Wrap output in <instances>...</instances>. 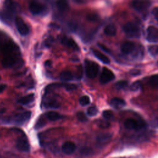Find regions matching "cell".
<instances>
[{"instance_id": "obj_26", "label": "cell", "mask_w": 158, "mask_h": 158, "mask_svg": "<svg viewBox=\"0 0 158 158\" xmlns=\"http://www.w3.org/2000/svg\"><path fill=\"white\" fill-rule=\"evenodd\" d=\"M102 116L107 120H113L114 118V115L112 111L110 110H104L102 112Z\"/></svg>"}, {"instance_id": "obj_1", "label": "cell", "mask_w": 158, "mask_h": 158, "mask_svg": "<svg viewBox=\"0 0 158 158\" xmlns=\"http://www.w3.org/2000/svg\"><path fill=\"white\" fill-rule=\"evenodd\" d=\"M85 65L86 75L88 78H94L98 75L99 70V66L97 63L89 60H86L85 61Z\"/></svg>"}, {"instance_id": "obj_38", "label": "cell", "mask_w": 158, "mask_h": 158, "mask_svg": "<svg viewBox=\"0 0 158 158\" xmlns=\"http://www.w3.org/2000/svg\"><path fill=\"white\" fill-rule=\"evenodd\" d=\"M91 151L89 149V148H83V150H82V151L81 152V154H84V155H85V156H88V155H89L90 154H91Z\"/></svg>"}, {"instance_id": "obj_21", "label": "cell", "mask_w": 158, "mask_h": 158, "mask_svg": "<svg viewBox=\"0 0 158 158\" xmlns=\"http://www.w3.org/2000/svg\"><path fill=\"white\" fill-rule=\"evenodd\" d=\"M45 116L46 118L51 121H57L62 118V116L59 113L54 111H50L47 112Z\"/></svg>"}, {"instance_id": "obj_23", "label": "cell", "mask_w": 158, "mask_h": 158, "mask_svg": "<svg viewBox=\"0 0 158 158\" xmlns=\"http://www.w3.org/2000/svg\"><path fill=\"white\" fill-rule=\"evenodd\" d=\"M60 78L63 81H70L73 80V75L72 73L70 72V71H67V70H65L61 72L60 75Z\"/></svg>"}, {"instance_id": "obj_40", "label": "cell", "mask_w": 158, "mask_h": 158, "mask_svg": "<svg viewBox=\"0 0 158 158\" xmlns=\"http://www.w3.org/2000/svg\"><path fill=\"white\" fill-rule=\"evenodd\" d=\"M81 77H82V67L80 66L78 69V78H81Z\"/></svg>"}, {"instance_id": "obj_27", "label": "cell", "mask_w": 158, "mask_h": 158, "mask_svg": "<svg viewBox=\"0 0 158 158\" xmlns=\"http://www.w3.org/2000/svg\"><path fill=\"white\" fill-rule=\"evenodd\" d=\"M148 51L152 56H158V45L149 46L148 47Z\"/></svg>"}, {"instance_id": "obj_25", "label": "cell", "mask_w": 158, "mask_h": 158, "mask_svg": "<svg viewBox=\"0 0 158 158\" xmlns=\"http://www.w3.org/2000/svg\"><path fill=\"white\" fill-rule=\"evenodd\" d=\"M46 124V121L45 118L44 117V116H43V117L41 116L36 121L35 125V128L36 129H40V128L43 127Z\"/></svg>"}, {"instance_id": "obj_18", "label": "cell", "mask_w": 158, "mask_h": 158, "mask_svg": "<svg viewBox=\"0 0 158 158\" xmlns=\"http://www.w3.org/2000/svg\"><path fill=\"white\" fill-rule=\"evenodd\" d=\"M93 53L94 55V56L98 58L99 60H101V62H102L104 64H109L110 63V59H109V57H107L106 55H104V54L101 53L100 51H97V50H93Z\"/></svg>"}, {"instance_id": "obj_16", "label": "cell", "mask_w": 158, "mask_h": 158, "mask_svg": "<svg viewBox=\"0 0 158 158\" xmlns=\"http://www.w3.org/2000/svg\"><path fill=\"white\" fill-rule=\"evenodd\" d=\"M125 101L120 98H114L110 101V106L117 109H120L125 106Z\"/></svg>"}, {"instance_id": "obj_13", "label": "cell", "mask_w": 158, "mask_h": 158, "mask_svg": "<svg viewBox=\"0 0 158 158\" xmlns=\"http://www.w3.org/2000/svg\"><path fill=\"white\" fill-rule=\"evenodd\" d=\"M29 9L33 14L36 15L41 13L44 10V7L43 5L36 1H32L29 5Z\"/></svg>"}, {"instance_id": "obj_32", "label": "cell", "mask_w": 158, "mask_h": 158, "mask_svg": "<svg viewBox=\"0 0 158 158\" xmlns=\"http://www.w3.org/2000/svg\"><path fill=\"white\" fill-rule=\"evenodd\" d=\"M141 83L139 81H136L130 85V89L132 91H138L141 88Z\"/></svg>"}, {"instance_id": "obj_15", "label": "cell", "mask_w": 158, "mask_h": 158, "mask_svg": "<svg viewBox=\"0 0 158 158\" xmlns=\"http://www.w3.org/2000/svg\"><path fill=\"white\" fill-rule=\"evenodd\" d=\"M61 149L64 154L69 155L73 154L75 152L76 149V146L75 143L72 141H67L62 145Z\"/></svg>"}, {"instance_id": "obj_5", "label": "cell", "mask_w": 158, "mask_h": 158, "mask_svg": "<svg viewBox=\"0 0 158 158\" xmlns=\"http://www.w3.org/2000/svg\"><path fill=\"white\" fill-rule=\"evenodd\" d=\"M114 78L115 75L114 73L107 68L104 67L100 75L99 81L101 84H106L113 80Z\"/></svg>"}, {"instance_id": "obj_7", "label": "cell", "mask_w": 158, "mask_h": 158, "mask_svg": "<svg viewBox=\"0 0 158 158\" xmlns=\"http://www.w3.org/2000/svg\"><path fill=\"white\" fill-rule=\"evenodd\" d=\"M150 4L151 2L149 0H133L132 1V7L138 12L146 10Z\"/></svg>"}, {"instance_id": "obj_36", "label": "cell", "mask_w": 158, "mask_h": 158, "mask_svg": "<svg viewBox=\"0 0 158 158\" xmlns=\"http://www.w3.org/2000/svg\"><path fill=\"white\" fill-rule=\"evenodd\" d=\"M99 125L101 128H108L110 126V123L107 121H101L99 123Z\"/></svg>"}, {"instance_id": "obj_9", "label": "cell", "mask_w": 158, "mask_h": 158, "mask_svg": "<svg viewBox=\"0 0 158 158\" xmlns=\"http://www.w3.org/2000/svg\"><path fill=\"white\" fill-rule=\"evenodd\" d=\"M6 8V15L7 18H11L17 9V4L14 0H6L4 2Z\"/></svg>"}, {"instance_id": "obj_37", "label": "cell", "mask_w": 158, "mask_h": 158, "mask_svg": "<svg viewBox=\"0 0 158 158\" xmlns=\"http://www.w3.org/2000/svg\"><path fill=\"white\" fill-rule=\"evenodd\" d=\"M98 46L102 50L104 51V52H107V53H110V51L109 50V49H108L105 45L102 44H101V43H98Z\"/></svg>"}, {"instance_id": "obj_41", "label": "cell", "mask_w": 158, "mask_h": 158, "mask_svg": "<svg viewBox=\"0 0 158 158\" xmlns=\"http://www.w3.org/2000/svg\"><path fill=\"white\" fill-rule=\"evenodd\" d=\"M6 88V85L4 84L0 85V93H2Z\"/></svg>"}, {"instance_id": "obj_8", "label": "cell", "mask_w": 158, "mask_h": 158, "mask_svg": "<svg viewBox=\"0 0 158 158\" xmlns=\"http://www.w3.org/2000/svg\"><path fill=\"white\" fill-rule=\"evenodd\" d=\"M112 135L110 133H102L98 135L96 138V144L99 147H103L107 144L111 140Z\"/></svg>"}, {"instance_id": "obj_14", "label": "cell", "mask_w": 158, "mask_h": 158, "mask_svg": "<svg viewBox=\"0 0 158 158\" xmlns=\"http://www.w3.org/2000/svg\"><path fill=\"white\" fill-rule=\"evenodd\" d=\"M135 48L136 45L133 42L126 41L122 44L120 49L124 54H129L135 51Z\"/></svg>"}, {"instance_id": "obj_31", "label": "cell", "mask_w": 158, "mask_h": 158, "mask_svg": "<svg viewBox=\"0 0 158 158\" xmlns=\"http://www.w3.org/2000/svg\"><path fill=\"white\" fill-rule=\"evenodd\" d=\"M98 112V110L97 109L96 107L95 106H91V107H89L88 110H87V114L89 115V116H91V117H93V116H95L97 115Z\"/></svg>"}, {"instance_id": "obj_39", "label": "cell", "mask_w": 158, "mask_h": 158, "mask_svg": "<svg viewBox=\"0 0 158 158\" xmlns=\"http://www.w3.org/2000/svg\"><path fill=\"white\" fill-rule=\"evenodd\" d=\"M152 14L155 18L156 19V20L158 21V7H155L152 10Z\"/></svg>"}, {"instance_id": "obj_19", "label": "cell", "mask_w": 158, "mask_h": 158, "mask_svg": "<svg viewBox=\"0 0 158 158\" xmlns=\"http://www.w3.org/2000/svg\"><path fill=\"white\" fill-rule=\"evenodd\" d=\"M34 99H35L34 94L31 93V94H28L25 96L20 98L17 101V102L19 104H22V105H25V104H28L31 102L32 101H33Z\"/></svg>"}, {"instance_id": "obj_2", "label": "cell", "mask_w": 158, "mask_h": 158, "mask_svg": "<svg viewBox=\"0 0 158 158\" xmlns=\"http://www.w3.org/2000/svg\"><path fill=\"white\" fill-rule=\"evenodd\" d=\"M123 30L130 38H138L140 36L139 27L132 22H128L123 26Z\"/></svg>"}, {"instance_id": "obj_10", "label": "cell", "mask_w": 158, "mask_h": 158, "mask_svg": "<svg viewBox=\"0 0 158 158\" xmlns=\"http://www.w3.org/2000/svg\"><path fill=\"white\" fill-rule=\"evenodd\" d=\"M18 56H4L2 60V65L4 68H10L16 65L18 62Z\"/></svg>"}, {"instance_id": "obj_20", "label": "cell", "mask_w": 158, "mask_h": 158, "mask_svg": "<svg viewBox=\"0 0 158 158\" xmlns=\"http://www.w3.org/2000/svg\"><path fill=\"white\" fill-rule=\"evenodd\" d=\"M117 32L116 27L114 24L107 25L104 29V33L105 35L109 36H114L115 35Z\"/></svg>"}, {"instance_id": "obj_11", "label": "cell", "mask_w": 158, "mask_h": 158, "mask_svg": "<svg viewBox=\"0 0 158 158\" xmlns=\"http://www.w3.org/2000/svg\"><path fill=\"white\" fill-rule=\"evenodd\" d=\"M147 40L151 43L158 42V29L150 26L147 29Z\"/></svg>"}, {"instance_id": "obj_42", "label": "cell", "mask_w": 158, "mask_h": 158, "mask_svg": "<svg viewBox=\"0 0 158 158\" xmlns=\"http://www.w3.org/2000/svg\"><path fill=\"white\" fill-rule=\"evenodd\" d=\"M139 70H132V72H131V74H132V75H139Z\"/></svg>"}, {"instance_id": "obj_33", "label": "cell", "mask_w": 158, "mask_h": 158, "mask_svg": "<svg viewBox=\"0 0 158 158\" xmlns=\"http://www.w3.org/2000/svg\"><path fill=\"white\" fill-rule=\"evenodd\" d=\"M77 119L79 121L81 122H86L87 120L86 116L85 115V114L83 112H77Z\"/></svg>"}, {"instance_id": "obj_43", "label": "cell", "mask_w": 158, "mask_h": 158, "mask_svg": "<svg viewBox=\"0 0 158 158\" xmlns=\"http://www.w3.org/2000/svg\"><path fill=\"white\" fill-rule=\"evenodd\" d=\"M0 80H1V76H0Z\"/></svg>"}, {"instance_id": "obj_12", "label": "cell", "mask_w": 158, "mask_h": 158, "mask_svg": "<svg viewBox=\"0 0 158 158\" xmlns=\"http://www.w3.org/2000/svg\"><path fill=\"white\" fill-rule=\"evenodd\" d=\"M16 148L20 152H28L30 150V144L27 139L23 137L20 138L16 142Z\"/></svg>"}, {"instance_id": "obj_29", "label": "cell", "mask_w": 158, "mask_h": 158, "mask_svg": "<svg viewBox=\"0 0 158 158\" xmlns=\"http://www.w3.org/2000/svg\"><path fill=\"white\" fill-rule=\"evenodd\" d=\"M128 86V82L125 80H120L117 81L115 83V88L117 89H125Z\"/></svg>"}, {"instance_id": "obj_17", "label": "cell", "mask_w": 158, "mask_h": 158, "mask_svg": "<svg viewBox=\"0 0 158 158\" xmlns=\"http://www.w3.org/2000/svg\"><path fill=\"white\" fill-rule=\"evenodd\" d=\"M62 43L65 45H66L67 47L75 50V51H78L79 50V47L78 46L77 44L75 42V41L71 38H65L62 40Z\"/></svg>"}, {"instance_id": "obj_24", "label": "cell", "mask_w": 158, "mask_h": 158, "mask_svg": "<svg viewBox=\"0 0 158 158\" xmlns=\"http://www.w3.org/2000/svg\"><path fill=\"white\" fill-rule=\"evenodd\" d=\"M57 6L59 10L63 12L65 11L69 7L68 2L67 0H57Z\"/></svg>"}, {"instance_id": "obj_30", "label": "cell", "mask_w": 158, "mask_h": 158, "mask_svg": "<svg viewBox=\"0 0 158 158\" xmlns=\"http://www.w3.org/2000/svg\"><path fill=\"white\" fill-rule=\"evenodd\" d=\"M79 102L80 104L82 106H87L89 104L90 102V99L87 96H81L80 99H79Z\"/></svg>"}, {"instance_id": "obj_34", "label": "cell", "mask_w": 158, "mask_h": 158, "mask_svg": "<svg viewBox=\"0 0 158 158\" xmlns=\"http://www.w3.org/2000/svg\"><path fill=\"white\" fill-rule=\"evenodd\" d=\"M86 18L88 20L91 22H96L99 19V17L95 14H89L87 15Z\"/></svg>"}, {"instance_id": "obj_28", "label": "cell", "mask_w": 158, "mask_h": 158, "mask_svg": "<svg viewBox=\"0 0 158 158\" xmlns=\"http://www.w3.org/2000/svg\"><path fill=\"white\" fill-rule=\"evenodd\" d=\"M149 83L153 88H158V75L151 77L149 79Z\"/></svg>"}, {"instance_id": "obj_35", "label": "cell", "mask_w": 158, "mask_h": 158, "mask_svg": "<svg viewBox=\"0 0 158 158\" xmlns=\"http://www.w3.org/2000/svg\"><path fill=\"white\" fill-rule=\"evenodd\" d=\"M62 86L65 87V89L67 91H72L73 89H75L77 88V86L74 85H70V84H63Z\"/></svg>"}, {"instance_id": "obj_6", "label": "cell", "mask_w": 158, "mask_h": 158, "mask_svg": "<svg viewBox=\"0 0 158 158\" xmlns=\"http://www.w3.org/2000/svg\"><path fill=\"white\" fill-rule=\"evenodd\" d=\"M17 29L21 35L25 36L29 33V28L23 20L20 17H16L15 20Z\"/></svg>"}, {"instance_id": "obj_22", "label": "cell", "mask_w": 158, "mask_h": 158, "mask_svg": "<svg viewBox=\"0 0 158 158\" xmlns=\"http://www.w3.org/2000/svg\"><path fill=\"white\" fill-rule=\"evenodd\" d=\"M44 106L48 108H58L60 104L54 99H49L44 102Z\"/></svg>"}, {"instance_id": "obj_4", "label": "cell", "mask_w": 158, "mask_h": 158, "mask_svg": "<svg viewBox=\"0 0 158 158\" xmlns=\"http://www.w3.org/2000/svg\"><path fill=\"white\" fill-rule=\"evenodd\" d=\"M31 115V112L30 111H25L19 114L15 115L11 118V122L17 125H22L26 122H27Z\"/></svg>"}, {"instance_id": "obj_3", "label": "cell", "mask_w": 158, "mask_h": 158, "mask_svg": "<svg viewBox=\"0 0 158 158\" xmlns=\"http://www.w3.org/2000/svg\"><path fill=\"white\" fill-rule=\"evenodd\" d=\"M146 123L143 121H138L134 118H128L124 122V126L128 130H139L146 127Z\"/></svg>"}]
</instances>
